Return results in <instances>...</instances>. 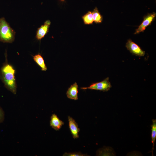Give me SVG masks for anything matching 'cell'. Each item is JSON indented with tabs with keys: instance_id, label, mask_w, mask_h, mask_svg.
<instances>
[{
	"instance_id": "obj_1",
	"label": "cell",
	"mask_w": 156,
	"mask_h": 156,
	"mask_svg": "<svg viewBox=\"0 0 156 156\" xmlns=\"http://www.w3.org/2000/svg\"><path fill=\"white\" fill-rule=\"evenodd\" d=\"M3 64L0 71V79L5 87L14 94L16 92V84L15 78V70L7 61Z\"/></svg>"
},
{
	"instance_id": "obj_2",
	"label": "cell",
	"mask_w": 156,
	"mask_h": 156,
	"mask_svg": "<svg viewBox=\"0 0 156 156\" xmlns=\"http://www.w3.org/2000/svg\"><path fill=\"white\" fill-rule=\"evenodd\" d=\"M15 32L3 17L0 18V41L11 43L15 39Z\"/></svg>"
},
{
	"instance_id": "obj_3",
	"label": "cell",
	"mask_w": 156,
	"mask_h": 156,
	"mask_svg": "<svg viewBox=\"0 0 156 156\" xmlns=\"http://www.w3.org/2000/svg\"><path fill=\"white\" fill-rule=\"evenodd\" d=\"M111 87V83L109 81V78L107 77L101 81L92 83L88 87H81V88L83 90L89 89L105 92L109 90Z\"/></svg>"
},
{
	"instance_id": "obj_4",
	"label": "cell",
	"mask_w": 156,
	"mask_h": 156,
	"mask_svg": "<svg viewBox=\"0 0 156 156\" xmlns=\"http://www.w3.org/2000/svg\"><path fill=\"white\" fill-rule=\"evenodd\" d=\"M126 47L131 53L135 55L141 57L144 56L145 55V52L130 39L127 40Z\"/></svg>"
},
{
	"instance_id": "obj_5",
	"label": "cell",
	"mask_w": 156,
	"mask_h": 156,
	"mask_svg": "<svg viewBox=\"0 0 156 156\" xmlns=\"http://www.w3.org/2000/svg\"><path fill=\"white\" fill-rule=\"evenodd\" d=\"M156 16V13L153 12L148 14L144 18L143 21L138 27L136 30L135 34H139L143 32L146 28L150 25Z\"/></svg>"
},
{
	"instance_id": "obj_6",
	"label": "cell",
	"mask_w": 156,
	"mask_h": 156,
	"mask_svg": "<svg viewBox=\"0 0 156 156\" xmlns=\"http://www.w3.org/2000/svg\"><path fill=\"white\" fill-rule=\"evenodd\" d=\"M69 128L73 137L74 139L79 137V133L80 129L75 120L70 116H68Z\"/></svg>"
},
{
	"instance_id": "obj_7",
	"label": "cell",
	"mask_w": 156,
	"mask_h": 156,
	"mask_svg": "<svg viewBox=\"0 0 156 156\" xmlns=\"http://www.w3.org/2000/svg\"><path fill=\"white\" fill-rule=\"evenodd\" d=\"M51 25L50 20H47L44 24L42 25L37 29L36 38L38 40H40L44 37L48 32Z\"/></svg>"
},
{
	"instance_id": "obj_8",
	"label": "cell",
	"mask_w": 156,
	"mask_h": 156,
	"mask_svg": "<svg viewBox=\"0 0 156 156\" xmlns=\"http://www.w3.org/2000/svg\"><path fill=\"white\" fill-rule=\"evenodd\" d=\"M78 86L76 82L75 83L68 88L66 93L67 97L70 99L77 100L78 98Z\"/></svg>"
},
{
	"instance_id": "obj_9",
	"label": "cell",
	"mask_w": 156,
	"mask_h": 156,
	"mask_svg": "<svg viewBox=\"0 0 156 156\" xmlns=\"http://www.w3.org/2000/svg\"><path fill=\"white\" fill-rule=\"evenodd\" d=\"M64 122L60 120L55 114H52L51 117L50 125L54 130H60L64 125Z\"/></svg>"
},
{
	"instance_id": "obj_10",
	"label": "cell",
	"mask_w": 156,
	"mask_h": 156,
	"mask_svg": "<svg viewBox=\"0 0 156 156\" xmlns=\"http://www.w3.org/2000/svg\"><path fill=\"white\" fill-rule=\"evenodd\" d=\"M33 59L34 61L41 68L42 70L46 71L47 70V68L44 60L40 54L38 53L33 56Z\"/></svg>"
},
{
	"instance_id": "obj_11",
	"label": "cell",
	"mask_w": 156,
	"mask_h": 156,
	"mask_svg": "<svg viewBox=\"0 0 156 156\" xmlns=\"http://www.w3.org/2000/svg\"><path fill=\"white\" fill-rule=\"evenodd\" d=\"M152 124L151 125V142L153 144V147L152 151V155H153V151L154 149V145L156 138V120H152Z\"/></svg>"
},
{
	"instance_id": "obj_12",
	"label": "cell",
	"mask_w": 156,
	"mask_h": 156,
	"mask_svg": "<svg viewBox=\"0 0 156 156\" xmlns=\"http://www.w3.org/2000/svg\"><path fill=\"white\" fill-rule=\"evenodd\" d=\"M92 13L94 21L96 23H101L103 20V17L96 7L94 9Z\"/></svg>"
},
{
	"instance_id": "obj_13",
	"label": "cell",
	"mask_w": 156,
	"mask_h": 156,
	"mask_svg": "<svg viewBox=\"0 0 156 156\" xmlns=\"http://www.w3.org/2000/svg\"><path fill=\"white\" fill-rule=\"evenodd\" d=\"M82 18L85 24H92L94 22L92 14L91 11H88L82 16Z\"/></svg>"
},
{
	"instance_id": "obj_14",
	"label": "cell",
	"mask_w": 156,
	"mask_h": 156,
	"mask_svg": "<svg viewBox=\"0 0 156 156\" xmlns=\"http://www.w3.org/2000/svg\"><path fill=\"white\" fill-rule=\"evenodd\" d=\"M86 155L85 154H83L80 152H66L63 155L64 156H84Z\"/></svg>"
},
{
	"instance_id": "obj_15",
	"label": "cell",
	"mask_w": 156,
	"mask_h": 156,
	"mask_svg": "<svg viewBox=\"0 0 156 156\" xmlns=\"http://www.w3.org/2000/svg\"><path fill=\"white\" fill-rule=\"evenodd\" d=\"M4 119V113L3 109L0 106V123L3 121Z\"/></svg>"
},
{
	"instance_id": "obj_16",
	"label": "cell",
	"mask_w": 156,
	"mask_h": 156,
	"mask_svg": "<svg viewBox=\"0 0 156 156\" xmlns=\"http://www.w3.org/2000/svg\"><path fill=\"white\" fill-rule=\"evenodd\" d=\"M61 1H64L65 0H60Z\"/></svg>"
}]
</instances>
